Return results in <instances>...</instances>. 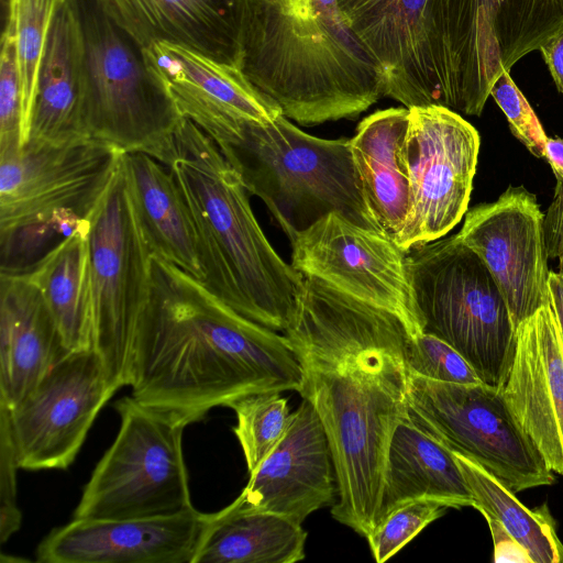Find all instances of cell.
<instances>
[{
  "instance_id": "34",
  "label": "cell",
  "mask_w": 563,
  "mask_h": 563,
  "mask_svg": "<svg viewBox=\"0 0 563 563\" xmlns=\"http://www.w3.org/2000/svg\"><path fill=\"white\" fill-rule=\"evenodd\" d=\"M406 363L410 375L422 378L457 384L484 383L454 347L429 333L409 336Z\"/></svg>"
},
{
  "instance_id": "14",
  "label": "cell",
  "mask_w": 563,
  "mask_h": 563,
  "mask_svg": "<svg viewBox=\"0 0 563 563\" xmlns=\"http://www.w3.org/2000/svg\"><path fill=\"white\" fill-rule=\"evenodd\" d=\"M352 31L379 68L384 96L406 108L457 112L453 68L434 0H339Z\"/></svg>"
},
{
  "instance_id": "28",
  "label": "cell",
  "mask_w": 563,
  "mask_h": 563,
  "mask_svg": "<svg viewBox=\"0 0 563 563\" xmlns=\"http://www.w3.org/2000/svg\"><path fill=\"white\" fill-rule=\"evenodd\" d=\"M408 108L378 110L364 118L350 139L353 165L365 203L380 231L394 240L408 211V184L399 151Z\"/></svg>"
},
{
  "instance_id": "16",
  "label": "cell",
  "mask_w": 563,
  "mask_h": 563,
  "mask_svg": "<svg viewBox=\"0 0 563 563\" xmlns=\"http://www.w3.org/2000/svg\"><path fill=\"white\" fill-rule=\"evenodd\" d=\"M291 266L354 298L396 314L411 336L422 332L407 251L379 231L331 212L291 242Z\"/></svg>"
},
{
  "instance_id": "32",
  "label": "cell",
  "mask_w": 563,
  "mask_h": 563,
  "mask_svg": "<svg viewBox=\"0 0 563 563\" xmlns=\"http://www.w3.org/2000/svg\"><path fill=\"white\" fill-rule=\"evenodd\" d=\"M236 416V435L251 474L282 441L290 423L288 401L278 391L247 394L228 404Z\"/></svg>"
},
{
  "instance_id": "39",
  "label": "cell",
  "mask_w": 563,
  "mask_h": 563,
  "mask_svg": "<svg viewBox=\"0 0 563 563\" xmlns=\"http://www.w3.org/2000/svg\"><path fill=\"white\" fill-rule=\"evenodd\" d=\"M539 51L558 90L563 96V31L544 43Z\"/></svg>"
},
{
  "instance_id": "25",
  "label": "cell",
  "mask_w": 563,
  "mask_h": 563,
  "mask_svg": "<svg viewBox=\"0 0 563 563\" xmlns=\"http://www.w3.org/2000/svg\"><path fill=\"white\" fill-rule=\"evenodd\" d=\"M420 498L449 508L474 503L453 452L409 415L391 435L376 523L397 506Z\"/></svg>"
},
{
  "instance_id": "17",
  "label": "cell",
  "mask_w": 563,
  "mask_h": 563,
  "mask_svg": "<svg viewBox=\"0 0 563 563\" xmlns=\"http://www.w3.org/2000/svg\"><path fill=\"white\" fill-rule=\"evenodd\" d=\"M543 218L534 194L509 186L497 200L466 211L457 233L493 275L515 329L550 303Z\"/></svg>"
},
{
  "instance_id": "3",
  "label": "cell",
  "mask_w": 563,
  "mask_h": 563,
  "mask_svg": "<svg viewBox=\"0 0 563 563\" xmlns=\"http://www.w3.org/2000/svg\"><path fill=\"white\" fill-rule=\"evenodd\" d=\"M166 167L194 220L202 284L243 317L283 333L297 309L305 277L271 245L236 170L184 117Z\"/></svg>"
},
{
  "instance_id": "12",
  "label": "cell",
  "mask_w": 563,
  "mask_h": 563,
  "mask_svg": "<svg viewBox=\"0 0 563 563\" xmlns=\"http://www.w3.org/2000/svg\"><path fill=\"white\" fill-rule=\"evenodd\" d=\"M457 113L481 115L505 70L563 31V0H434Z\"/></svg>"
},
{
  "instance_id": "31",
  "label": "cell",
  "mask_w": 563,
  "mask_h": 563,
  "mask_svg": "<svg viewBox=\"0 0 563 563\" xmlns=\"http://www.w3.org/2000/svg\"><path fill=\"white\" fill-rule=\"evenodd\" d=\"M67 0H8L7 22L15 37L24 144L29 140L42 60L53 21Z\"/></svg>"
},
{
  "instance_id": "19",
  "label": "cell",
  "mask_w": 563,
  "mask_h": 563,
  "mask_svg": "<svg viewBox=\"0 0 563 563\" xmlns=\"http://www.w3.org/2000/svg\"><path fill=\"white\" fill-rule=\"evenodd\" d=\"M142 49L147 68L181 117L206 134L245 121L267 123L283 114L239 67L167 42Z\"/></svg>"
},
{
  "instance_id": "33",
  "label": "cell",
  "mask_w": 563,
  "mask_h": 563,
  "mask_svg": "<svg viewBox=\"0 0 563 563\" xmlns=\"http://www.w3.org/2000/svg\"><path fill=\"white\" fill-rule=\"evenodd\" d=\"M448 508L444 504L428 498L413 499L394 508L366 537L375 561L384 563L395 555Z\"/></svg>"
},
{
  "instance_id": "40",
  "label": "cell",
  "mask_w": 563,
  "mask_h": 563,
  "mask_svg": "<svg viewBox=\"0 0 563 563\" xmlns=\"http://www.w3.org/2000/svg\"><path fill=\"white\" fill-rule=\"evenodd\" d=\"M549 292L550 303L563 335V276L558 272H550Z\"/></svg>"
},
{
  "instance_id": "30",
  "label": "cell",
  "mask_w": 563,
  "mask_h": 563,
  "mask_svg": "<svg viewBox=\"0 0 563 563\" xmlns=\"http://www.w3.org/2000/svg\"><path fill=\"white\" fill-rule=\"evenodd\" d=\"M453 454L474 497L472 507L501 527L530 563H563V543L547 504L529 509L514 490L477 462Z\"/></svg>"
},
{
  "instance_id": "8",
  "label": "cell",
  "mask_w": 563,
  "mask_h": 563,
  "mask_svg": "<svg viewBox=\"0 0 563 563\" xmlns=\"http://www.w3.org/2000/svg\"><path fill=\"white\" fill-rule=\"evenodd\" d=\"M86 56L84 128L123 153L170 159L181 114L151 74L143 49L96 0H78Z\"/></svg>"
},
{
  "instance_id": "2",
  "label": "cell",
  "mask_w": 563,
  "mask_h": 563,
  "mask_svg": "<svg viewBox=\"0 0 563 563\" xmlns=\"http://www.w3.org/2000/svg\"><path fill=\"white\" fill-rule=\"evenodd\" d=\"M151 271L133 351V398L188 426L247 394L299 391L301 366L284 334L154 254Z\"/></svg>"
},
{
  "instance_id": "23",
  "label": "cell",
  "mask_w": 563,
  "mask_h": 563,
  "mask_svg": "<svg viewBox=\"0 0 563 563\" xmlns=\"http://www.w3.org/2000/svg\"><path fill=\"white\" fill-rule=\"evenodd\" d=\"M68 352L37 287L0 273V404L15 406Z\"/></svg>"
},
{
  "instance_id": "13",
  "label": "cell",
  "mask_w": 563,
  "mask_h": 563,
  "mask_svg": "<svg viewBox=\"0 0 563 563\" xmlns=\"http://www.w3.org/2000/svg\"><path fill=\"white\" fill-rule=\"evenodd\" d=\"M481 137L463 117L442 106L409 108L399 158L408 184V211L395 238L405 251L443 238L465 216Z\"/></svg>"
},
{
  "instance_id": "35",
  "label": "cell",
  "mask_w": 563,
  "mask_h": 563,
  "mask_svg": "<svg viewBox=\"0 0 563 563\" xmlns=\"http://www.w3.org/2000/svg\"><path fill=\"white\" fill-rule=\"evenodd\" d=\"M23 145L22 95L15 37L12 26L7 22L0 57V156L18 152Z\"/></svg>"
},
{
  "instance_id": "10",
  "label": "cell",
  "mask_w": 563,
  "mask_h": 563,
  "mask_svg": "<svg viewBox=\"0 0 563 563\" xmlns=\"http://www.w3.org/2000/svg\"><path fill=\"white\" fill-rule=\"evenodd\" d=\"M89 222L93 350L118 390L131 383L134 343L152 276V252L136 216L122 159Z\"/></svg>"
},
{
  "instance_id": "7",
  "label": "cell",
  "mask_w": 563,
  "mask_h": 563,
  "mask_svg": "<svg viewBox=\"0 0 563 563\" xmlns=\"http://www.w3.org/2000/svg\"><path fill=\"white\" fill-rule=\"evenodd\" d=\"M407 258L422 332L450 344L485 384L501 389L516 329L485 263L457 234L415 245Z\"/></svg>"
},
{
  "instance_id": "24",
  "label": "cell",
  "mask_w": 563,
  "mask_h": 563,
  "mask_svg": "<svg viewBox=\"0 0 563 563\" xmlns=\"http://www.w3.org/2000/svg\"><path fill=\"white\" fill-rule=\"evenodd\" d=\"M86 56L78 0H67L52 24L38 76L27 141L65 144L84 128Z\"/></svg>"
},
{
  "instance_id": "1",
  "label": "cell",
  "mask_w": 563,
  "mask_h": 563,
  "mask_svg": "<svg viewBox=\"0 0 563 563\" xmlns=\"http://www.w3.org/2000/svg\"><path fill=\"white\" fill-rule=\"evenodd\" d=\"M303 277L283 334L301 366L298 393L330 445L339 495L331 515L366 538L379 512L391 435L409 416L410 333L388 310Z\"/></svg>"
},
{
  "instance_id": "36",
  "label": "cell",
  "mask_w": 563,
  "mask_h": 563,
  "mask_svg": "<svg viewBox=\"0 0 563 563\" xmlns=\"http://www.w3.org/2000/svg\"><path fill=\"white\" fill-rule=\"evenodd\" d=\"M489 96L505 113L514 136L536 157L544 158L548 136L530 103L505 70L494 82Z\"/></svg>"
},
{
  "instance_id": "4",
  "label": "cell",
  "mask_w": 563,
  "mask_h": 563,
  "mask_svg": "<svg viewBox=\"0 0 563 563\" xmlns=\"http://www.w3.org/2000/svg\"><path fill=\"white\" fill-rule=\"evenodd\" d=\"M242 70L305 126L354 119L384 96L339 0H250Z\"/></svg>"
},
{
  "instance_id": "41",
  "label": "cell",
  "mask_w": 563,
  "mask_h": 563,
  "mask_svg": "<svg viewBox=\"0 0 563 563\" xmlns=\"http://www.w3.org/2000/svg\"><path fill=\"white\" fill-rule=\"evenodd\" d=\"M544 158L551 166L559 181H563V139L548 137L544 148Z\"/></svg>"
},
{
  "instance_id": "29",
  "label": "cell",
  "mask_w": 563,
  "mask_h": 563,
  "mask_svg": "<svg viewBox=\"0 0 563 563\" xmlns=\"http://www.w3.org/2000/svg\"><path fill=\"white\" fill-rule=\"evenodd\" d=\"M89 227L63 239L24 273L42 294L69 352L93 347Z\"/></svg>"
},
{
  "instance_id": "15",
  "label": "cell",
  "mask_w": 563,
  "mask_h": 563,
  "mask_svg": "<svg viewBox=\"0 0 563 563\" xmlns=\"http://www.w3.org/2000/svg\"><path fill=\"white\" fill-rule=\"evenodd\" d=\"M115 391L92 347L64 355L12 408L0 404L19 467L67 468Z\"/></svg>"
},
{
  "instance_id": "38",
  "label": "cell",
  "mask_w": 563,
  "mask_h": 563,
  "mask_svg": "<svg viewBox=\"0 0 563 563\" xmlns=\"http://www.w3.org/2000/svg\"><path fill=\"white\" fill-rule=\"evenodd\" d=\"M544 240L549 258L559 260L563 276V181L556 180L553 199L543 218Z\"/></svg>"
},
{
  "instance_id": "9",
  "label": "cell",
  "mask_w": 563,
  "mask_h": 563,
  "mask_svg": "<svg viewBox=\"0 0 563 563\" xmlns=\"http://www.w3.org/2000/svg\"><path fill=\"white\" fill-rule=\"evenodd\" d=\"M119 432L91 473L73 518L130 519L194 508L183 452L187 427L132 396L119 399Z\"/></svg>"
},
{
  "instance_id": "5",
  "label": "cell",
  "mask_w": 563,
  "mask_h": 563,
  "mask_svg": "<svg viewBox=\"0 0 563 563\" xmlns=\"http://www.w3.org/2000/svg\"><path fill=\"white\" fill-rule=\"evenodd\" d=\"M239 174L247 192L265 203L291 242L331 212L380 231L365 203L350 139H321L284 114L245 121L208 135Z\"/></svg>"
},
{
  "instance_id": "21",
  "label": "cell",
  "mask_w": 563,
  "mask_h": 563,
  "mask_svg": "<svg viewBox=\"0 0 563 563\" xmlns=\"http://www.w3.org/2000/svg\"><path fill=\"white\" fill-rule=\"evenodd\" d=\"M335 472L330 445L313 406L303 398L277 446L250 474L239 495L252 508L298 523L334 501Z\"/></svg>"
},
{
  "instance_id": "18",
  "label": "cell",
  "mask_w": 563,
  "mask_h": 563,
  "mask_svg": "<svg viewBox=\"0 0 563 563\" xmlns=\"http://www.w3.org/2000/svg\"><path fill=\"white\" fill-rule=\"evenodd\" d=\"M207 514L148 518H74L38 544L42 563H191Z\"/></svg>"
},
{
  "instance_id": "27",
  "label": "cell",
  "mask_w": 563,
  "mask_h": 563,
  "mask_svg": "<svg viewBox=\"0 0 563 563\" xmlns=\"http://www.w3.org/2000/svg\"><path fill=\"white\" fill-rule=\"evenodd\" d=\"M307 532L285 516L246 506L238 496L207 514L191 563H296Z\"/></svg>"
},
{
  "instance_id": "22",
  "label": "cell",
  "mask_w": 563,
  "mask_h": 563,
  "mask_svg": "<svg viewBox=\"0 0 563 563\" xmlns=\"http://www.w3.org/2000/svg\"><path fill=\"white\" fill-rule=\"evenodd\" d=\"M139 46L167 42L242 69L250 0H96Z\"/></svg>"
},
{
  "instance_id": "26",
  "label": "cell",
  "mask_w": 563,
  "mask_h": 563,
  "mask_svg": "<svg viewBox=\"0 0 563 563\" xmlns=\"http://www.w3.org/2000/svg\"><path fill=\"white\" fill-rule=\"evenodd\" d=\"M122 169L152 254L201 280L194 220L173 173L142 152L124 153Z\"/></svg>"
},
{
  "instance_id": "6",
  "label": "cell",
  "mask_w": 563,
  "mask_h": 563,
  "mask_svg": "<svg viewBox=\"0 0 563 563\" xmlns=\"http://www.w3.org/2000/svg\"><path fill=\"white\" fill-rule=\"evenodd\" d=\"M123 152L95 139L27 141L0 156V273L29 272L89 218Z\"/></svg>"
},
{
  "instance_id": "37",
  "label": "cell",
  "mask_w": 563,
  "mask_h": 563,
  "mask_svg": "<svg viewBox=\"0 0 563 563\" xmlns=\"http://www.w3.org/2000/svg\"><path fill=\"white\" fill-rule=\"evenodd\" d=\"M19 465L8 423L0 415V541L4 543L21 526L16 503V471Z\"/></svg>"
},
{
  "instance_id": "20",
  "label": "cell",
  "mask_w": 563,
  "mask_h": 563,
  "mask_svg": "<svg viewBox=\"0 0 563 563\" xmlns=\"http://www.w3.org/2000/svg\"><path fill=\"white\" fill-rule=\"evenodd\" d=\"M501 394L548 467L563 475V335L551 303L516 329Z\"/></svg>"
},
{
  "instance_id": "11",
  "label": "cell",
  "mask_w": 563,
  "mask_h": 563,
  "mask_svg": "<svg viewBox=\"0 0 563 563\" xmlns=\"http://www.w3.org/2000/svg\"><path fill=\"white\" fill-rule=\"evenodd\" d=\"M409 415L452 452L477 462L515 493L555 482L511 415L501 389L409 374Z\"/></svg>"
}]
</instances>
